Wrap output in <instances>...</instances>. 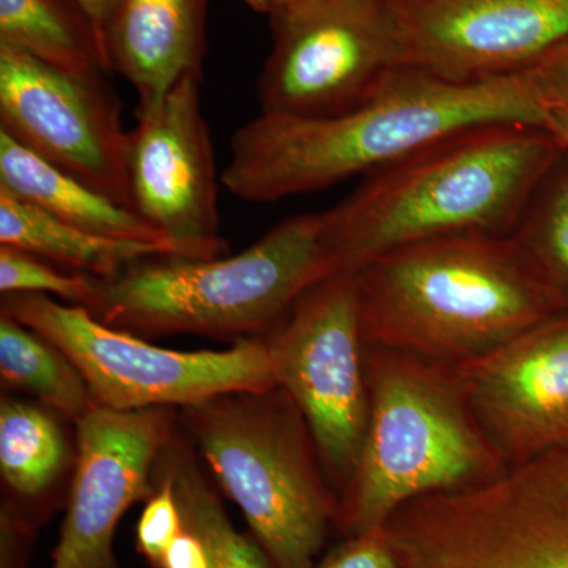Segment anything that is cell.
Segmentation results:
<instances>
[{"label": "cell", "mask_w": 568, "mask_h": 568, "mask_svg": "<svg viewBox=\"0 0 568 568\" xmlns=\"http://www.w3.org/2000/svg\"><path fill=\"white\" fill-rule=\"evenodd\" d=\"M155 489L145 500L136 525V548L153 568H159L163 556L185 526L173 481L155 467Z\"/></svg>", "instance_id": "cb8c5ba5"}, {"label": "cell", "mask_w": 568, "mask_h": 568, "mask_svg": "<svg viewBox=\"0 0 568 568\" xmlns=\"http://www.w3.org/2000/svg\"><path fill=\"white\" fill-rule=\"evenodd\" d=\"M0 44L74 77L103 80L111 71L92 22L73 0H0Z\"/></svg>", "instance_id": "ac0fdd59"}, {"label": "cell", "mask_w": 568, "mask_h": 568, "mask_svg": "<svg viewBox=\"0 0 568 568\" xmlns=\"http://www.w3.org/2000/svg\"><path fill=\"white\" fill-rule=\"evenodd\" d=\"M95 276L63 271L31 253L0 245V293L43 294L84 306L97 287Z\"/></svg>", "instance_id": "603a6c76"}, {"label": "cell", "mask_w": 568, "mask_h": 568, "mask_svg": "<svg viewBox=\"0 0 568 568\" xmlns=\"http://www.w3.org/2000/svg\"><path fill=\"white\" fill-rule=\"evenodd\" d=\"M0 245L100 280L112 278L145 257L166 256L153 245L89 233L6 190H0Z\"/></svg>", "instance_id": "e0dca14e"}, {"label": "cell", "mask_w": 568, "mask_h": 568, "mask_svg": "<svg viewBox=\"0 0 568 568\" xmlns=\"http://www.w3.org/2000/svg\"><path fill=\"white\" fill-rule=\"evenodd\" d=\"M405 65L450 81L511 77L568 36V0H394Z\"/></svg>", "instance_id": "5bb4252c"}, {"label": "cell", "mask_w": 568, "mask_h": 568, "mask_svg": "<svg viewBox=\"0 0 568 568\" xmlns=\"http://www.w3.org/2000/svg\"><path fill=\"white\" fill-rule=\"evenodd\" d=\"M73 2L80 7L82 13L92 22L97 36L102 41L104 52H106L104 39H106L108 26H110L112 14L118 9L119 0H73Z\"/></svg>", "instance_id": "f1b7e54d"}, {"label": "cell", "mask_w": 568, "mask_h": 568, "mask_svg": "<svg viewBox=\"0 0 568 568\" xmlns=\"http://www.w3.org/2000/svg\"><path fill=\"white\" fill-rule=\"evenodd\" d=\"M368 425L338 499L347 536L384 528L410 500L484 484L507 469L450 366L365 346Z\"/></svg>", "instance_id": "5b68a950"}, {"label": "cell", "mask_w": 568, "mask_h": 568, "mask_svg": "<svg viewBox=\"0 0 568 568\" xmlns=\"http://www.w3.org/2000/svg\"><path fill=\"white\" fill-rule=\"evenodd\" d=\"M257 80L261 112L320 118L354 110L405 65L394 0H316L272 18Z\"/></svg>", "instance_id": "9c48e42d"}, {"label": "cell", "mask_w": 568, "mask_h": 568, "mask_svg": "<svg viewBox=\"0 0 568 568\" xmlns=\"http://www.w3.org/2000/svg\"><path fill=\"white\" fill-rule=\"evenodd\" d=\"M174 407L95 406L77 424V462L51 568H121L114 536L123 515L148 500L163 448L178 429Z\"/></svg>", "instance_id": "7c38bea8"}, {"label": "cell", "mask_w": 568, "mask_h": 568, "mask_svg": "<svg viewBox=\"0 0 568 568\" xmlns=\"http://www.w3.org/2000/svg\"><path fill=\"white\" fill-rule=\"evenodd\" d=\"M448 366L507 466L568 448V310L491 353Z\"/></svg>", "instance_id": "4fadbf2b"}, {"label": "cell", "mask_w": 568, "mask_h": 568, "mask_svg": "<svg viewBox=\"0 0 568 568\" xmlns=\"http://www.w3.org/2000/svg\"><path fill=\"white\" fill-rule=\"evenodd\" d=\"M58 414L40 405L3 396L0 403V474L20 508L40 504L54 491L69 466V444Z\"/></svg>", "instance_id": "d6986e66"}, {"label": "cell", "mask_w": 568, "mask_h": 568, "mask_svg": "<svg viewBox=\"0 0 568 568\" xmlns=\"http://www.w3.org/2000/svg\"><path fill=\"white\" fill-rule=\"evenodd\" d=\"M511 239L568 310V149L538 182Z\"/></svg>", "instance_id": "7402d4cb"}, {"label": "cell", "mask_w": 568, "mask_h": 568, "mask_svg": "<svg viewBox=\"0 0 568 568\" xmlns=\"http://www.w3.org/2000/svg\"><path fill=\"white\" fill-rule=\"evenodd\" d=\"M564 149L545 125L481 123L364 175L323 212L336 271L357 272L383 254L444 235H510Z\"/></svg>", "instance_id": "7a4b0ae2"}, {"label": "cell", "mask_w": 568, "mask_h": 568, "mask_svg": "<svg viewBox=\"0 0 568 568\" xmlns=\"http://www.w3.org/2000/svg\"><path fill=\"white\" fill-rule=\"evenodd\" d=\"M545 126L568 149V111H545Z\"/></svg>", "instance_id": "4dcf8cb0"}, {"label": "cell", "mask_w": 568, "mask_h": 568, "mask_svg": "<svg viewBox=\"0 0 568 568\" xmlns=\"http://www.w3.org/2000/svg\"><path fill=\"white\" fill-rule=\"evenodd\" d=\"M261 338L276 386L301 410L325 470L345 491L369 414L357 274L321 280Z\"/></svg>", "instance_id": "ba28073f"}, {"label": "cell", "mask_w": 568, "mask_h": 568, "mask_svg": "<svg viewBox=\"0 0 568 568\" xmlns=\"http://www.w3.org/2000/svg\"><path fill=\"white\" fill-rule=\"evenodd\" d=\"M517 74H521L541 110L568 111V36Z\"/></svg>", "instance_id": "d4e9b609"}, {"label": "cell", "mask_w": 568, "mask_h": 568, "mask_svg": "<svg viewBox=\"0 0 568 568\" xmlns=\"http://www.w3.org/2000/svg\"><path fill=\"white\" fill-rule=\"evenodd\" d=\"M0 377L3 386L26 392L74 424L97 406L73 362L50 339L6 313H0Z\"/></svg>", "instance_id": "44dd1931"}, {"label": "cell", "mask_w": 568, "mask_h": 568, "mask_svg": "<svg viewBox=\"0 0 568 568\" xmlns=\"http://www.w3.org/2000/svg\"><path fill=\"white\" fill-rule=\"evenodd\" d=\"M204 21L205 0H119L104 43L111 71L136 91L138 110L201 74Z\"/></svg>", "instance_id": "9a60e30c"}, {"label": "cell", "mask_w": 568, "mask_h": 568, "mask_svg": "<svg viewBox=\"0 0 568 568\" xmlns=\"http://www.w3.org/2000/svg\"><path fill=\"white\" fill-rule=\"evenodd\" d=\"M201 74L183 78L129 132L132 211L173 245L175 257L227 254L220 234L219 182L201 108Z\"/></svg>", "instance_id": "8fae6325"}, {"label": "cell", "mask_w": 568, "mask_h": 568, "mask_svg": "<svg viewBox=\"0 0 568 568\" xmlns=\"http://www.w3.org/2000/svg\"><path fill=\"white\" fill-rule=\"evenodd\" d=\"M336 272L323 212L304 213L231 256L138 261L112 278L97 280L84 308L142 338L201 335L235 343L264 335L305 291Z\"/></svg>", "instance_id": "277c9868"}, {"label": "cell", "mask_w": 568, "mask_h": 568, "mask_svg": "<svg viewBox=\"0 0 568 568\" xmlns=\"http://www.w3.org/2000/svg\"><path fill=\"white\" fill-rule=\"evenodd\" d=\"M257 13L267 14L268 18H278L316 2V0H245Z\"/></svg>", "instance_id": "f546056e"}, {"label": "cell", "mask_w": 568, "mask_h": 568, "mask_svg": "<svg viewBox=\"0 0 568 568\" xmlns=\"http://www.w3.org/2000/svg\"><path fill=\"white\" fill-rule=\"evenodd\" d=\"M224 495L274 568H317L338 500L301 410L282 387L231 392L178 410Z\"/></svg>", "instance_id": "8992f818"}, {"label": "cell", "mask_w": 568, "mask_h": 568, "mask_svg": "<svg viewBox=\"0 0 568 568\" xmlns=\"http://www.w3.org/2000/svg\"><path fill=\"white\" fill-rule=\"evenodd\" d=\"M355 274L365 346L435 364L481 357L567 310L511 235L428 239Z\"/></svg>", "instance_id": "3957f363"}, {"label": "cell", "mask_w": 568, "mask_h": 568, "mask_svg": "<svg viewBox=\"0 0 568 568\" xmlns=\"http://www.w3.org/2000/svg\"><path fill=\"white\" fill-rule=\"evenodd\" d=\"M189 443L178 426L155 467L173 481L183 526L203 540L211 568H274L256 538L235 528Z\"/></svg>", "instance_id": "ffe728a7"}, {"label": "cell", "mask_w": 568, "mask_h": 568, "mask_svg": "<svg viewBox=\"0 0 568 568\" xmlns=\"http://www.w3.org/2000/svg\"><path fill=\"white\" fill-rule=\"evenodd\" d=\"M317 568H402L386 529L365 530L325 556Z\"/></svg>", "instance_id": "484cf974"}, {"label": "cell", "mask_w": 568, "mask_h": 568, "mask_svg": "<svg viewBox=\"0 0 568 568\" xmlns=\"http://www.w3.org/2000/svg\"><path fill=\"white\" fill-rule=\"evenodd\" d=\"M0 190L89 233L153 245L175 257L173 245L136 212L41 159L2 130Z\"/></svg>", "instance_id": "2e32d148"}, {"label": "cell", "mask_w": 568, "mask_h": 568, "mask_svg": "<svg viewBox=\"0 0 568 568\" xmlns=\"http://www.w3.org/2000/svg\"><path fill=\"white\" fill-rule=\"evenodd\" d=\"M545 125L521 74L450 81L402 67L354 110L320 118L261 112L231 140L222 183L246 203H276L366 175L467 126Z\"/></svg>", "instance_id": "6da1fadb"}, {"label": "cell", "mask_w": 568, "mask_h": 568, "mask_svg": "<svg viewBox=\"0 0 568 568\" xmlns=\"http://www.w3.org/2000/svg\"><path fill=\"white\" fill-rule=\"evenodd\" d=\"M0 313L58 346L80 369L95 405L108 409H182L231 392L276 387L261 336L222 351L168 349L43 294H6Z\"/></svg>", "instance_id": "52a82bcc"}, {"label": "cell", "mask_w": 568, "mask_h": 568, "mask_svg": "<svg viewBox=\"0 0 568 568\" xmlns=\"http://www.w3.org/2000/svg\"><path fill=\"white\" fill-rule=\"evenodd\" d=\"M0 130L132 211L129 132L103 80L74 77L0 44Z\"/></svg>", "instance_id": "30bf717a"}, {"label": "cell", "mask_w": 568, "mask_h": 568, "mask_svg": "<svg viewBox=\"0 0 568 568\" xmlns=\"http://www.w3.org/2000/svg\"><path fill=\"white\" fill-rule=\"evenodd\" d=\"M159 568H211L207 548L196 534L183 529L163 556Z\"/></svg>", "instance_id": "83f0119b"}, {"label": "cell", "mask_w": 568, "mask_h": 568, "mask_svg": "<svg viewBox=\"0 0 568 568\" xmlns=\"http://www.w3.org/2000/svg\"><path fill=\"white\" fill-rule=\"evenodd\" d=\"M2 568H24L36 529L2 507Z\"/></svg>", "instance_id": "4316f807"}]
</instances>
